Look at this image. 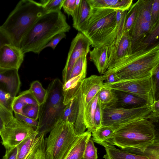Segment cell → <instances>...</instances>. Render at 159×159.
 <instances>
[{
	"instance_id": "6da1fadb",
	"label": "cell",
	"mask_w": 159,
	"mask_h": 159,
	"mask_svg": "<svg viewBox=\"0 0 159 159\" xmlns=\"http://www.w3.org/2000/svg\"><path fill=\"white\" fill-rule=\"evenodd\" d=\"M127 12L111 9H90L80 32L89 40L92 47L108 46L125 24Z\"/></svg>"
},
{
	"instance_id": "7a4b0ae2",
	"label": "cell",
	"mask_w": 159,
	"mask_h": 159,
	"mask_svg": "<svg viewBox=\"0 0 159 159\" xmlns=\"http://www.w3.org/2000/svg\"><path fill=\"white\" fill-rule=\"evenodd\" d=\"M159 65L158 43L138 46L128 55L113 63L106 72L115 73L120 81L151 76L153 70Z\"/></svg>"
},
{
	"instance_id": "3957f363",
	"label": "cell",
	"mask_w": 159,
	"mask_h": 159,
	"mask_svg": "<svg viewBox=\"0 0 159 159\" xmlns=\"http://www.w3.org/2000/svg\"><path fill=\"white\" fill-rule=\"evenodd\" d=\"M158 139L153 123L139 118L119 127L112 137L104 142L125 150L144 152Z\"/></svg>"
},
{
	"instance_id": "277c9868",
	"label": "cell",
	"mask_w": 159,
	"mask_h": 159,
	"mask_svg": "<svg viewBox=\"0 0 159 159\" xmlns=\"http://www.w3.org/2000/svg\"><path fill=\"white\" fill-rule=\"evenodd\" d=\"M70 29L61 11L48 13L39 18L22 40L20 48L25 54L32 52L39 54L55 36Z\"/></svg>"
},
{
	"instance_id": "5b68a950",
	"label": "cell",
	"mask_w": 159,
	"mask_h": 159,
	"mask_svg": "<svg viewBox=\"0 0 159 159\" xmlns=\"http://www.w3.org/2000/svg\"><path fill=\"white\" fill-rule=\"evenodd\" d=\"M47 13L40 3L21 0L0 27L12 44L20 48L22 40L30 29L39 18Z\"/></svg>"
},
{
	"instance_id": "8992f818",
	"label": "cell",
	"mask_w": 159,
	"mask_h": 159,
	"mask_svg": "<svg viewBox=\"0 0 159 159\" xmlns=\"http://www.w3.org/2000/svg\"><path fill=\"white\" fill-rule=\"evenodd\" d=\"M105 76L92 75L78 82L67 90L63 91V103L67 105L75 97L77 98L78 112L74 124L75 134L79 135L85 131L84 120L85 109L93 98L102 88L106 87L104 82Z\"/></svg>"
},
{
	"instance_id": "52a82bcc",
	"label": "cell",
	"mask_w": 159,
	"mask_h": 159,
	"mask_svg": "<svg viewBox=\"0 0 159 159\" xmlns=\"http://www.w3.org/2000/svg\"><path fill=\"white\" fill-rule=\"evenodd\" d=\"M63 83L58 78L53 80L48 84L43 102L39 106L37 136H44L60 121L66 106L63 103Z\"/></svg>"
},
{
	"instance_id": "ba28073f",
	"label": "cell",
	"mask_w": 159,
	"mask_h": 159,
	"mask_svg": "<svg viewBox=\"0 0 159 159\" xmlns=\"http://www.w3.org/2000/svg\"><path fill=\"white\" fill-rule=\"evenodd\" d=\"M79 136L74 123L59 121L45 139V159H65Z\"/></svg>"
},
{
	"instance_id": "9c48e42d",
	"label": "cell",
	"mask_w": 159,
	"mask_h": 159,
	"mask_svg": "<svg viewBox=\"0 0 159 159\" xmlns=\"http://www.w3.org/2000/svg\"><path fill=\"white\" fill-rule=\"evenodd\" d=\"M151 111L150 105L135 108L107 107L102 109V126H110L115 130L123 124L139 118L149 120Z\"/></svg>"
},
{
	"instance_id": "30bf717a",
	"label": "cell",
	"mask_w": 159,
	"mask_h": 159,
	"mask_svg": "<svg viewBox=\"0 0 159 159\" xmlns=\"http://www.w3.org/2000/svg\"><path fill=\"white\" fill-rule=\"evenodd\" d=\"M153 0H139L137 2L136 19L130 32L131 48L142 43L154 28L152 23L151 10Z\"/></svg>"
},
{
	"instance_id": "8fae6325",
	"label": "cell",
	"mask_w": 159,
	"mask_h": 159,
	"mask_svg": "<svg viewBox=\"0 0 159 159\" xmlns=\"http://www.w3.org/2000/svg\"><path fill=\"white\" fill-rule=\"evenodd\" d=\"M35 132L33 128L14 116L0 134L2 144L6 149L15 147Z\"/></svg>"
},
{
	"instance_id": "7c38bea8",
	"label": "cell",
	"mask_w": 159,
	"mask_h": 159,
	"mask_svg": "<svg viewBox=\"0 0 159 159\" xmlns=\"http://www.w3.org/2000/svg\"><path fill=\"white\" fill-rule=\"evenodd\" d=\"M151 76L138 79L120 80L106 85L112 89L128 93L145 100L150 105L154 102Z\"/></svg>"
},
{
	"instance_id": "4fadbf2b",
	"label": "cell",
	"mask_w": 159,
	"mask_h": 159,
	"mask_svg": "<svg viewBox=\"0 0 159 159\" xmlns=\"http://www.w3.org/2000/svg\"><path fill=\"white\" fill-rule=\"evenodd\" d=\"M159 142L156 141L148 148L144 152L118 149L105 142L98 144L105 148L106 153L103 157L105 159H159Z\"/></svg>"
},
{
	"instance_id": "5bb4252c",
	"label": "cell",
	"mask_w": 159,
	"mask_h": 159,
	"mask_svg": "<svg viewBox=\"0 0 159 159\" xmlns=\"http://www.w3.org/2000/svg\"><path fill=\"white\" fill-rule=\"evenodd\" d=\"M90 42L81 32L77 34L71 43L66 63L62 73L63 84L70 78L72 68L78 59L87 55L90 51Z\"/></svg>"
},
{
	"instance_id": "9a60e30c",
	"label": "cell",
	"mask_w": 159,
	"mask_h": 159,
	"mask_svg": "<svg viewBox=\"0 0 159 159\" xmlns=\"http://www.w3.org/2000/svg\"><path fill=\"white\" fill-rule=\"evenodd\" d=\"M24 56L20 48L12 44L3 45L0 48V73L18 70L24 61Z\"/></svg>"
},
{
	"instance_id": "2e32d148",
	"label": "cell",
	"mask_w": 159,
	"mask_h": 159,
	"mask_svg": "<svg viewBox=\"0 0 159 159\" xmlns=\"http://www.w3.org/2000/svg\"><path fill=\"white\" fill-rule=\"evenodd\" d=\"M21 82L18 70H12L0 73V88L14 97L20 89Z\"/></svg>"
},
{
	"instance_id": "e0dca14e",
	"label": "cell",
	"mask_w": 159,
	"mask_h": 159,
	"mask_svg": "<svg viewBox=\"0 0 159 159\" xmlns=\"http://www.w3.org/2000/svg\"><path fill=\"white\" fill-rule=\"evenodd\" d=\"M90 59L96 66L98 71L103 75L108 68V46L94 47L89 51Z\"/></svg>"
},
{
	"instance_id": "ac0fdd59",
	"label": "cell",
	"mask_w": 159,
	"mask_h": 159,
	"mask_svg": "<svg viewBox=\"0 0 159 159\" xmlns=\"http://www.w3.org/2000/svg\"><path fill=\"white\" fill-rule=\"evenodd\" d=\"M114 90L118 99L115 107L132 108L148 104L145 100L139 96L128 93Z\"/></svg>"
},
{
	"instance_id": "d6986e66",
	"label": "cell",
	"mask_w": 159,
	"mask_h": 159,
	"mask_svg": "<svg viewBox=\"0 0 159 159\" xmlns=\"http://www.w3.org/2000/svg\"><path fill=\"white\" fill-rule=\"evenodd\" d=\"M90 8H107L128 11L132 5V0H87Z\"/></svg>"
},
{
	"instance_id": "ffe728a7",
	"label": "cell",
	"mask_w": 159,
	"mask_h": 159,
	"mask_svg": "<svg viewBox=\"0 0 159 159\" xmlns=\"http://www.w3.org/2000/svg\"><path fill=\"white\" fill-rule=\"evenodd\" d=\"M90 8L87 0H80L72 16L73 26L80 32L89 15Z\"/></svg>"
},
{
	"instance_id": "44dd1931",
	"label": "cell",
	"mask_w": 159,
	"mask_h": 159,
	"mask_svg": "<svg viewBox=\"0 0 159 159\" xmlns=\"http://www.w3.org/2000/svg\"><path fill=\"white\" fill-rule=\"evenodd\" d=\"M131 47V38L129 32H124L116 50L109 63L108 68L117 60L130 54L132 52Z\"/></svg>"
},
{
	"instance_id": "7402d4cb",
	"label": "cell",
	"mask_w": 159,
	"mask_h": 159,
	"mask_svg": "<svg viewBox=\"0 0 159 159\" xmlns=\"http://www.w3.org/2000/svg\"><path fill=\"white\" fill-rule=\"evenodd\" d=\"M91 136V133L88 130L79 135L65 159H81L87 141Z\"/></svg>"
},
{
	"instance_id": "603a6c76",
	"label": "cell",
	"mask_w": 159,
	"mask_h": 159,
	"mask_svg": "<svg viewBox=\"0 0 159 159\" xmlns=\"http://www.w3.org/2000/svg\"><path fill=\"white\" fill-rule=\"evenodd\" d=\"M118 100L114 90L109 87H105L102 89L98 93V102L103 109L115 107Z\"/></svg>"
},
{
	"instance_id": "cb8c5ba5",
	"label": "cell",
	"mask_w": 159,
	"mask_h": 159,
	"mask_svg": "<svg viewBox=\"0 0 159 159\" xmlns=\"http://www.w3.org/2000/svg\"><path fill=\"white\" fill-rule=\"evenodd\" d=\"M98 102V93L86 107L84 113V120L87 130L91 133L95 131L94 117Z\"/></svg>"
},
{
	"instance_id": "d4e9b609",
	"label": "cell",
	"mask_w": 159,
	"mask_h": 159,
	"mask_svg": "<svg viewBox=\"0 0 159 159\" xmlns=\"http://www.w3.org/2000/svg\"><path fill=\"white\" fill-rule=\"evenodd\" d=\"M44 135L37 136L25 159H45V144Z\"/></svg>"
},
{
	"instance_id": "484cf974",
	"label": "cell",
	"mask_w": 159,
	"mask_h": 159,
	"mask_svg": "<svg viewBox=\"0 0 159 159\" xmlns=\"http://www.w3.org/2000/svg\"><path fill=\"white\" fill-rule=\"evenodd\" d=\"M78 112L77 100L75 97L66 105L60 121L69 122L74 124Z\"/></svg>"
},
{
	"instance_id": "4316f807",
	"label": "cell",
	"mask_w": 159,
	"mask_h": 159,
	"mask_svg": "<svg viewBox=\"0 0 159 159\" xmlns=\"http://www.w3.org/2000/svg\"><path fill=\"white\" fill-rule=\"evenodd\" d=\"M37 134L38 133L36 131L25 138L17 146V159H25L33 145Z\"/></svg>"
},
{
	"instance_id": "83f0119b",
	"label": "cell",
	"mask_w": 159,
	"mask_h": 159,
	"mask_svg": "<svg viewBox=\"0 0 159 159\" xmlns=\"http://www.w3.org/2000/svg\"><path fill=\"white\" fill-rule=\"evenodd\" d=\"M115 130L111 126L102 125L92 133L94 142L99 144L111 138Z\"/></svg>"
},
{
	"instance_id": "f1b7e54d",
	"label": "cell",
	"mask_w": 159,
	"mask_h": 159,
	"mask_svg": "<svg viewBox=\"0 0 159 159\" xmlns=\"http://www.w3.org/2000/svg\"><path fill=\"white\" fill-rule=\"evenodd\" d=\"M29 90L39 106L43 102L47 96V91L39 81H33L31 84Z\"/></svg>"
},
{
	"instance_id": "f546056e",
	"label": "cell",
	"mask_w": 159,
	"mask_h": 159,
	"mask_svg": "<svg viewBox=\"0 0 159 159\" xmlns=\"http://www.w3.org/2000/svg\"><path fill=\"white\" fill-rule=\"evenodd\" d=\"M87 56H82L76 61L71 71L69 79L82 73L87 74Z\"/></svg>"
},
{
	"instance_id": "4dcf8cb0",
	"label": "cell",
	"mask_w": 159,
	"mask_h": 159,
	"mask_svg": "<svg viewBox=\"0 0 159 159\" xmlns=\"http://www.w3.org/2000/svg\"><path fill=\"white\" fill-rule=\"evenodd\" d=\"M150 78L154 101L158 100L159 97V65L153 70Z\"/></svg>"
},
{
	"instance_id": "1f68e13d",
	"label": "cell",
	"mask_w": 159,
	"mask_h": 159,
	"mask_svg": "<svg viewBox=\"0 0 159 159\" xmlns=\"http://www.w3.org/2000/svg\"><path fill=\"white\" fill-rule=\"evenodd\" d=\"M127 12L124 27V32H130L135 22L137 13V3L131 6Z\"/></svg>"
},
{
	"instance_id": "d6a6232c",
	"label": "cell",
	"mask_w": 159,
	"mask_h": 159,
	"mask_svg": "<svg viewBox=\"0 0 159 159\" xmlns=\"http://www.w3.org/2000/svg\"><path fill=\"white\" fill-rule=\"evenodd\" d=\"M64 0H43L40 3L48 12L61 11Z\"/></svg>"
},
{
	"instance_id": "836d02e7",
	"label": "cell",
	"mask_w": 159,
	"mask_h": 159,
	"mask_svg": "<svg viewBox=\"0 0 159 159\" xmlns=\"http://www.w3.org/2000/svg\"><path fill=\"white\" fill-rule=\"evenodd\" d=\"M14 117L13 113L7 110L0 102V134L3 130L5 125Z\"/></svg>"
},
{
	"instance_id": "e575fe53",
	"label": "cell",
	"mask_w": 159,
	"mask_h": 159,
	"mask_svg": "<svg viewBox=\"0 0 159 159\" xmlns=\"http://www.w3.org/2000/svg\"><path fill=\"white\" fill-rule=\"evenodd\" d=\"M97 150L94 146L93 138L91 137L87 141L81 159H97Z\"/></svg>"
},
{
	"instance_id": "d590c367",
	"label": "cell",
	"mask_w": 159,
	"mask_h": 159,
	"mask_svg": "<svg viewBox=\"0 0 159 159\" xmlns=\"http://www.w3.org/2000/svg\"><path fill=\"white\" fill-rule=\"evenodd\" d=\"M15 97L0 88V102L12 113V104Z\"/></svg>"
},
{
	"instance_id": "8d00e7d4",
	"label": "cell",
	"mask_w": 159,
	"mask_h": 159,
	"mask_svg": "<svg viewBox=\"0 0 159 159\" xmlns=\"http://www.w3.org/2000/svg\"><path fill=\"white\" fill-rule=\"evenodd\" d=\"M39 106L38 105H26L23 109V114L33 119L38 120Z\"/></svg>"
},
{
	"instance_id": "74e56055",
	"label": "cell",
	"mask_w": 159,
	"mask_h": 159,
	"mask_svg": "<svg viewBox=\"0 0 159 159\" xmlns=\"http://www.w3.org/2000/svg\"><path fill=\"white\" fill-rule=\"evenodd\" d=\"M80 0H64L62 7L68 15L73 16L75 10L79 5Z\"/></svg>"
},
{
	"instance_id": "f35d334b",
	"label": "cell",
	"mask_w": 159,
	"mask_h": 159,
	"mask_svg": "<svg viewBox=\"0 0 159 159\" xmlns=\"http://www.w3.org/2000/svg\"><path fill=\"white\" fill-rule=\"evenodd\" d=\"M17 97L26 105H38L29 89L22 92Z\"/></svg>"
},
{
	"instance_id": "ab89813d",
	"label": "cell",
	"mask_w": 159,
	"mask_h": 159,
	"mask_svg": "<svg viewBox=\"0 0 159 159\" xmlns=\"http://www.w3.org/2000/svg\"><path fill=\"white\" fill-rule=\"evenodd\" d=\"M151 16L152 25L154 28L159 23V0H153Z\"/></svg>"
},
{
	"instance_id": "60d3db41",
	"label": "cell",
	"mask_w": 159,
	"mask_h": 159,
	"mask_svg": "<svg viewBox=\"0 0 159 159\" xmlns=\"http://www.w3.org/2000/svg\"><path fill=\"white\" fill-rule=\"evenodd\" d=\"M86 74L82 73L80 75L69 79L68 80L63 84L62 90L66 91L72 86H74L78 82L85 78Z\"/></svg>"
},
{
	"instance_id": "b9f144b4",
	"label": "cell",
	"mask_w": 159,
	"mask_h": 159,
	"mask_svg": "<svg viewBox=\"0 0 159 159\" xmlns=\"http://www.w3.org/2000/svg\"><path fill=\"white\" fill-rule=\"evenodd\" d=\"M151 113L149 120L152 122H157L159 116V100H155L150 105Z\"/></svg>"
},
{
	"instance_id": "7bdbcfd3",
	"label": "cell",
	"mask_w": 159,
	"mask_h": 159,
	"mask_svg": "<svg viewBox=\"0 0 159 159\" xmlns=\"http://www.w3.org/2000/svg\"><path fill=\"white\" fill-rule=\"evenodd\" d=\"M103 108L98 102L94 117V124L95 130L102 126Z\"/></svg>"
},
{
	"instance_id": "ee69618b",
	"label": "cell",
	"mask_w": 159,
	"mask_h": 159,
	"mask_svg": "<svg viewBox=\"0 0 159 159\" xmlns=\"http://www.w3.org/2000/svg\"><path fill=\"white\" fill-rule=\"evenodd\" d=\"M15 117L28 125L35 130L38 125V121L28 117L23 114L14 113Z\"/></svg>"
},
{
	"instance_id": "f6af8a7d",
	"label": "cell",
	"mask_w": 159,
	"mask_h": 159,
	"mask_svg": "<svg viewBox=\"0 0 159 159\" xmlns=\"http://www.w3.org/2000/svg\"><path fill=\"white\" fill-rule=\"evenodd\" d=\"M26 105L17 96L15 98L13 104L12 110L14 113L23 114V109Z\"/></svg>"
},
{
	"instance_id": "bcb514c9",
	"label": "cell",
	"mask_w": 159,
	"mask_h": 159,
	"mask_svg": "<svg viewBox=\"0 0 159 159\" xmlns=\"http://www.w3.org/2000/svg\"><path fill=\"white\" fill-rule=\"evenodd\" d=\"M66 36L65 33L56 35L44 47L43 49L48 47H51L53 49H54L60 41L62 39L65 38Z\"/></svg>"
},
{
	"instance_id": "7dc6e473",
	"label": "cell",
	"mask_w": 159,
	"mask_h": 159,
	"mask_svg": "<svg viewBox=\"0 0 159 159\" xmlns=\"http://www.w3.org/2000/svg\"><path fill=\"white\" fill-rule=\"evenodd\" d=\"M104 74L105 76V82H104V84L106 85L120 81V79L115 73L105 72Z\"/></svg>"
},
{
	"instance_id": "c3c4849f",
	"label": "cell",
	"mask_w": 159,
	"mask_h": 159,
	"mask_svg": "<svg viewBox=\"0 0 159 159\" xmlns=\"http://www.w3.org/2000/svg\"><path fill=\"white\" fill-rule=\"evenodd\" d=\"M17 146L6 149L5 154L2 159H17Z\"/></svg>"
},
{
	"instance_id": "681fc988",
	"label": "cell",
	"mask_w": 159,
	"mask_h": 159,
	"mask_svg": "<svg viewBox=\"0 0 159 159\" xmlns=\"http://www.w3.org/2000/svg\"><path fill=\"white\" fill-rule=\"evenodd\" d=\"M8 44L12 43L0 26V48L3 45Z\"/></svg>"
}]
</instances>
